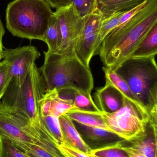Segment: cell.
<instances>
[{
    "label": "cell",
    "mask_w": 157,
    "mask_h": 157,
    "mask_svg": "<svg viewBox=\"0 0 157 157\" xmlns=\"http://www.w3.org/2000/svg\"><path fill=\"white\" fill-rule=\"evenodd\" d=\"M40 55L36 47L26 46L14 49H5L2 58L8 65L13 78L22 82L26 79L31 67Z\"/></svg>",
    "instance_id": "30bf717a"
},
{
    "label": "cell",
    "mask_w": 157,
    "mask_h": 157,
    "mask_svg": "<svg viewBox=\"0 0 157 157\" xmlns=\"http://www.w3.org/2000/svg\"><path fill=\"white\" fill-rule=\"evenodd\" d=\"M124 12L125 11L116 12L108 14H104L95 42L94 56L97 55L98 51L102 41L107 35L118 25L121 17Z\"/></svg>",
    "instance_id": "9a60e30c"
},
{
    "label": "cell",
    "mask_w": 157,
    "mask_h": 157,
    "mask_svg": "<svg viewBox=\"0 0 157 157\" xmlns=\"http://www.w3.org/2000/svg\"><path fill=\"white\" fill-rule=\"evenodd\" d=\"M103 71L105 74L106 81L109 82L117 88L124 97L133 101L139 103L133 95L128 84L123 78L117 74L114 71H108L105 67L103 68Z\"/></svg>",
    "instance_id": "7402d4cb"
},
{
    "label": "cell",
    "mask_w": 157,
    "mask_h": 157,
    "mask_svg": "<svg viewBox=\"0 0 157 157\" xmlns=\"http://www.w3.org/2000/svg\"><path fill=\"white\" fill-rule=\"evenodd\" d=\"M0 157H30L13 142L0 137Z\"/></svg>",
    "instance_id": "cb8c5ba5"
},
{
    "label": "cell",
    "mask_w": 157,
    "mask_h": 157,
    "mask_svg": "<svg viewBox=\"0 0 157 157\" xmlns=\"http://www.w3.org/2000/svg\"><path fill=\"white\" fill-rule=\"evenodd\" d=\"M147 2V1H146L145 2L143 3L142 4L135 6L134 8H132V9L128 10V11L124 12L121 17L120 19L118 25L116 27L114 28L111 32H114V31H117L118 29H120L122 26H123L125 23H127L132 17H133L143 7Z\"/></svg>",
    "instance_id": "f546056e"
},
{
    "label": "cell",
    "mask_w": 157,
    "mask_h": 157,
    "mask_svg": "<svg viewBox=\"0 0 157 157\" xmlns=\"http://www.w3.org/2000/svg\"><path fill=\"white\" fill-rule=\"evenodd\" d=\"M101 116L113 132L127 142L147 135L149 114L141 104L126 97L121 109L113 113H102Z\"/></svg>",
    "instance_id": "8992f818"
},
{
    "label": "cell",
    "mask_w": 157,
    "mask_h": 157,
    "mask_svg": "<svg viewBox=\"0 0 157 157\" xmlns=\"http://www.w3.org/2000/svg\"><path fill=\"white\" fill-rule=\"evenodd\" d=\"M53 90H45L44 94L39 101V109L40 117H45L50 115Z\"/></svg>",
    "instance_id": "f1b7e54d"
},
{
    "label": "cell",
    "mask_w": 157,
    "mask_h": 157,
    "mask_svg": "<svg viewBox=\"0 0 157 157\" xmlns=\"http://www.w3.org/2000/svg\"><path fill=\"white\" fill-rule=\"evenodd\" d=\"M147 0H97L98 7L104 14L127 11Z\"/></svg>",
    "instance_id": "ac0fdd59"
},
{
    "label": "cell",
    "mask_w": 157,
    "mask_h": 157,
    "mask_svg": "<svg viewBox=\"0 0 157 157\" xmlns=\"http://www.w3.org/2000/svg\"><path fill=\"white\" fill-rule=\"evenodd\" d=\"M64 145L89 155L91 150L82 139L73 122L65 114L59 117Z\"/></svg>",
    "instance_id": "4fadbf2b"
},
{
    "label": "cell",
    "mask_w": 157,
    "mask_h": 157,
    "mask_svg": "<svg viewBox=\"0 0 157 157\" xmlns=\"http://www.w3.org/2000/svg\"><path fill=\"white\" fill-rule=\"evenodd\" d=\"M53 8H60L71 4L70 0H45Z\"/></svg>",
    "instance_id": "d6a6232c"
},
{
    "label": "cell",
    "mask_w": 157,
    "mask_h": 157,
    "mask_svg": "<svg viewBox=\"0 0 157 157\" xmlns=\"http://www.w3.org/2000/svg\"><path fill=\"white\" fill-rule=\"evenodd\" d=\"M59 147L66 157H89L88 154L64 144L59 145Z\"/></svg>",
    "instance_id": "4dcf8cb0"
},
{
    "label": "cell",
    "mask_w": 157,
    "mask_h": 157,
    "mask_svg": "<svg viewBox=\"0 0 157 157\" xmlns=\"http://www.w3.org/2000/svg\"><path fill=\"white\" fill-rule=\"evenodd\" d=\"M95 99L101 112L111 113L121 109L124 104L125 97L113 85L106 81L104 87L97 90Z\"/></svg>",
    "instance_id": "7c38bea8"
},
{
    "label": "cell",
    "mask_w": 157,
    "mask_h": 157,
    "mask_svg": "<svg viewBox=\"0 0 157 157\" xmlns=\"http://www.w3.org/2000/svg\"><path fill=\"white\" fill-rule=\"evenodd\" d=\"M89 157H96L92 155H90V154H89Z\"/></svg>",
    "instance_id": "e575fe53"
},
{
    "label": "cell",
    "mask_w": 157,
    "mask_h": 157,
    "mask_svg": "<svg viewBox=\"0 0 157 157\" xmlns=\"http://www.w3.org/2000/svg\"><path fill=\"white\" fill-rule=\"evenodd\" d=\"M17 147L30 157H56L33 144H27Z\"/></svg>",
    "instance_id": "83f0119b"
},
{
    "label": "cell",
    "mask_w": 157,
    "mask_h": 157,
    "mask_svg": "<svg viewBox=\"0 0 157 157\" xmlns=\"http://www.w3.org/2000/svg\"><path fill=\"white\" fill-rule=\"evenodd\" d=\"M121 149L127 154L129 157H147L139 151L129 146H124L121 147Z\"/></svg>",
    "instance_id": "1f68e13d"
},
{
    "label": "cell",
    "mask_w": 157,
    "mask_h": 157,
    "mask_svg": "<svg viewBox=\"0 0 157 157\" xmlns=\"http://www.w3.org/2000/svg\"><path fill=\"white\" fill-rule=\"evenodd\" d=\"M104 14L97 7L89 14L83 17L84 25L74 52L80 60L88 67L94 56V48L99 28Z\"/></svg>",
    "instance_id": "9c48e42d"
},
{
    "label": "cell",
    "mask_w": 157,
    "mask_h": 157,
    "mask_svg": "<svg viewBox=\"0 0 157 157\" xmlns=\"http://www.w3.org/2000/svg\"><path fill=\"white\" fill-rule=\"evenodd\" d=\"M43 41L47 44L48 51L57 53L62 43V35L60 24L57 17L53 13Z\"/></svg>",
    "instance_id": "e0dca14e"
},
{
    "label": "cell",
    "mask_w": 157,
    "mask_h": 157,
    "mask_svg": "<svg viewBox=\"0 0 157 157\" xmlns=\"http://www.w3.org/2000/svg\"><path fill=\"white\" fill-rule=\"evenodd\" d=\"M60 24L62 43L57 53L67 54L74 52L77 42L84 25V17L73 3L56 9L53 12Z\"/></svg>",
    "instance_id": "52a82bcc"
},
{
    "label": "cell",
    "mask_w": 157,
    "mask_h": 157,
    "mask_svg": "<svg viewBox=\"0 0 157 157\" xmlns=\"http://www.w3.org/2000/svg\"><path fill=\"white\" fill-rule=\"evenodd\" d=\"M44 61L39 69L45 90H72L91 94L94 78L90 67L85 65L74 52L67 54L44 52Z\"/></svg>",
    "instance_id": "7a4b0ae2"
},
{
    "label": "cell",
    "mask_w": 157,
    "mask_h": 157,
    "mask_svg": "<svg viewBox=\"0 0 157 157\" xmlns=\"http://www.w3.org/2000/svg\"><path fill=\"white\" fill-rule=\"evenodd\" d=\"M73 122L82 139L91 150L101 149L116 145H125L127 142L114 133Z\"/></svg>",
    "instance_id": "8fae6325"
},
{
    "label": "cell",
    "mask_w": 157,
    "mask_h": 157,
    "mask_svg": "<svg viewBox=\"0 0 157 157\" xmlns=\"http://www.w3.org/2000/svg\"><path fill=\"white\" fill-rule=\"evenodd\" d=\"M53 13L45 0H14L6 7V27L14 36L43 41Z\"/></svg>",
    "instance_id": "277c9868"
},
{
    "label": "cell",
    "mask_w": 157,
    "mask_h": 157,
    "mask_svg": "<svg viewBox=\"0 0 157 157\" xmlns=\"http://www.w3.org/2000/svg\"><path fill=\"white\" fill-rule=\"evenodd\" d=\"M82 17L92 13L97 7V0H70Z\"/></svg>",
    "instance_id": "4316f807"
},
{
    "label": "cell",
    "mask_w": 157,
    "mask_h": 157,
    "mask_svg": "<svg viewBox=\"0 0 157 157\" xmlns=\"http://www.w3.org/2000/svg\"><path fill=\"white\" fill-rule=\"evenodd\" d=\"M52 90V99L50 115L59 118L61 115L65 114L71 110L73 109V100L61 98L59 92L55 89Z\"/></svg>",
    "instance_id": "44dd1931"
},
{
    "label": "cell",
    "mask_w": 157,
    "mask_h": 157,
    "mask_svg": "<svg viewBox=\"0 0 157 157\" xmlns=\"http://www.w3.org/2000/svg\"><path fill=\"white\" fill-rule=\"evenodd\" d=\"M12 78L8 65L4 61H0V101Z\"/></svg>",
    "instance_id": "484cf974"
},
{
    "label": "cell",
    "mask_w": 157,
    "mask_h": 157,
    "mask_svg": "<svg viewBox=\"0 0 157 157\" xmlns=\"http://www.w3.org/2000/svg\"><path fill=\"white\" fill-rule=\"evenodd\" d=\"M5 33L4 28L1 19L0 17V61L2 59L3 52V49L2 38Z\"/></svg>",
    "instance_id": "836d02e7"
},
{
    "label": "cell",
    "mask_w": 157,
    "mask_h": 157,
    "mask_svg": "<svg viewBox=\"0 0 157 157\" xmlns=\"http://www.w3.org/2000/svg\"><path fill=\"white\" fill-rule=\"evenodd\" d=\"M157 53V25H156L135 48L130 58L156 56Z\"/></svg>",
    "instance_id": "2e32d148"
},
{
    "label": "cell",
    "mask_w": 157,
    "mask_h": 157,
    "mask_svg": "<svg viewBox=\"0 0 157 157\" xmlns=\"http://www.w3.org/2000/svg\"><path fill=\"white\" fill-rule=\"evenodd\" d=\"M30 125L26 117L0 101V137L10 140L17 146L32 144L28 132Z\"/></svg>",
    "instance_id": "ba28073f"
},
{
    "label": "cell",
    "mask_w": 157,
    "mask_h": 157,
    "mask_svg": "<svg viewBox=\"0 0 157 157\" xmlns=\"http://www.w3.org/2000/svg\"><path fill=\"white\" fill-rule=\"evenodd\" d=\"M73 109L88 112L101 113L92 99L91 94L74 91Z\"/></svg>",
    "instance_id": "ffe728a7"
},
{
    "label": "cell",
    "mask_w": 157,
    "mask_h": 157,
    "mask_svg": "<svg viewBox=\"0 0 157 157\" xmlns=\"http://www.w3.org/2000/svg\"><path fill=\"white\" fill-rule=\"evenodd\" d=\"M113 71L128 84L135 98L149 114V121L157 123L155 56L129 58Z\"/></svg>",
    "instance_id": "3957f363"
},
{
    "label": "cell",
    "mask_w": 157,
    "mask_h": 157,
    "mask_svg": "<svg viewBox=\"0 0 157 157\" xmlns=\"http://www.w3.org/2000/svg\"><path fill=\"white\" fill-rule=\"evenodd\" d=\"M157 25V0H147L143 7L120 29L110 32L97 54L104 67L113 71L131 55L148 32Z\"/></svg>",
    "instance_id": "6da1fadb"
},
{
    "label": "cell",
    "mask_w": 157,
    "mask_h": 157,
    "mask_svg": "<svg viewBox=\"0 0 157 157\" xmlns=\"http://www.w3.org/2000/svg\"><path fill=\"white\" fill-rule=\"evenodd\" d=\"M65 114L73 121L90 127L104 129L114 133L104 121L101 113L72 109Z\"/></svg>",
    "instance_id": "5bb4252c"
},
{
    "label": "cell",
    "mask_w": 157,
    "mask_h": 157,
    "mask_svg": "<svg viewBox=\"0 0 157 157\" xmlns=\"http://www.w3.org/2000/svg\"><path fill=\"white\" fill-rule=\"evenodd\" d=\"M41 121L50 134L60 144H64L63 138L61 132L59 118L51 115L40 117Z\"/></svg>",
    "instance_id": "603a6c76"
},
{
    "label": "cell",
    "mask_w": 157,
    "mask_h": 157,
    "mask_svg": "<svg viewBox=\"0 0 157 157\" xmlns=\"http://www.w3.org/2000/svg\"><path fill=\"white\" fill-rule=\"evenodd\" d=\"M45 91L42 76L35 63L24 81L12 78L1 101L26 117L32 125L38 124L42 123L39 101Z\"/></svg>",
    "instance_id": "5b68a950"
},
{
    "label": "cell",
    "mask_w": 157,
    "mask_h": 157,
    "mask_svg": "<svg viewBox=\"0 0 157 157\" xmlns=\"http://www.w3.org/2000/svg\"><path fill=\"white\" fill-rule=\"evenodd\" d=\"M124 146L118 144L101 149L91 150L90 155L96 157H129L121 149Z\"/></svg>",
    "instance_id": "d4e9b609"
},
{
    "label": "cell",
    "mask_w": 157,
    "mask_h": 157,
    "mask_svg": "<svg viewBox=\"0 0 157 157\" xmlns=\"http://www.w3.org/2000/svg\"><path fill=\"white\" fill-rule=\"evenodd\" d=\"M157 136L154 134H152L150 136L148 134L147 128V135L145 138L128 143L131 144L129 146L139 151L147 157H157Z\"/></svg>",
    "instance_id": "d6986e66"
}]
</instances>
